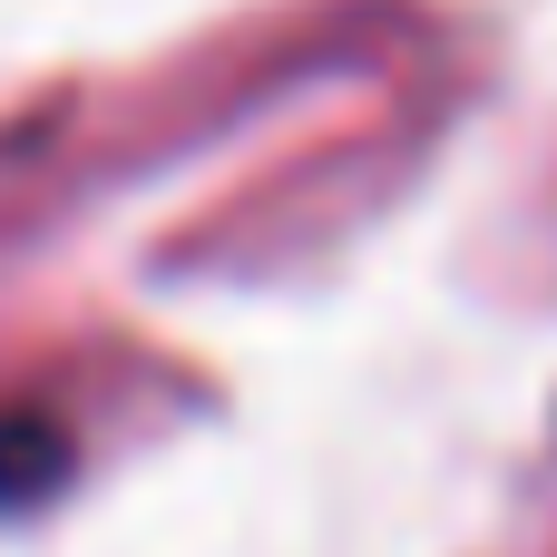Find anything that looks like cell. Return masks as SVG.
<instances>
[{"instance_id":"1","label":"cell","mask_w":557,"mask_h":557,"mask_svg":"<svg viewBox=\"0 0 557 557\" xmlns=\"http://www.w3.org/2000/svg\"><path fill=\"white\" fill-rule=\"evenodd\" d=\"M59 470H69V441L49 421H0V509L10 499H39Z\"/></svg>"}]
</instances>
